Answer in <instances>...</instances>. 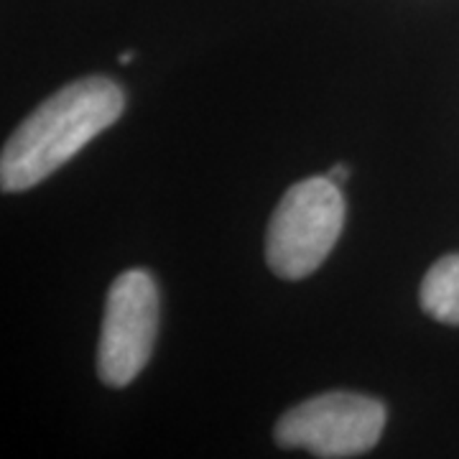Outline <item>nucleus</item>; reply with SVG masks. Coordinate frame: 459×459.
I'll return each mask as SVG.
<instances>
[{
	"label": "nucleus",
	"instance_id": "obj_1",
	"mask_svg": "<svg viewBox=\"0 0 459 459\" xmlns=\"http://www.w3.org/2000/svg\"><path fill=\"white\" fill-rule=\"evenodd\" d=\"M123 110L126 95L108 77H84L62 87L5 141L0 156L3 192H26L41 184L108 131Z\"/></svg>",
	"mask_w": 459,
	"mask_h": 459
},
{
	"label": "nucleus",
	"instance_id": "obj_2",
	"mask_svg": "<svg viewBox=\"0 0 459 459\" xmlns=\"http://www.w3.org/2000/svg\"><path fill=\"white\" fill-rule=\"evenodd\" d=\"M344 228V197L329 177L294 184L268 222L265 263L286 281H301L327 261Z\"/></svg>",
	"mask_w": 459,
	"mask_h": 459
},
{
	"label": "nucleus",
	"instance_id": "obj_3",
	"mask_svg": "<svg viewBox=\"0 0 459 459\" xmlns=\"http://www.w3.org/2000/svg\"><path fill=\"white\" fill-rule=\"evenodd\" d=\"M385 427V406L360 394L316 395L289 409L273 429L283 449H307L314 457L347 459L370 452Z\"/></svg>",
	"mask_w": 459,
	"mask_h": 459
},
{
	"label": "nucleus",
	"instance_id": "obj_4",
	"mask_svg": "<svg viewBox=\"0 0 459 459\" xmlns=\"http://www.w3.org/2000/svg\"><path fill=\"white\" fill-rule=\"evenodd\" d=\"M159 332V289L143 268L113 281L98 342V376L108 388H126L146 368Z\"/></svg>",
	"mask_w": 459,
	"mask_h": 459
},
{
	"label": "nucleus",
	"instance_id": "obj_5",
	"mask_svg": "<svg viewBox=\"0 0 459 459\" xmlns=\"http://www.w3.org/2000/svg\"><path fill=\"white\" fill-rule=\"evenodd\" d=\"M419 299L431 319L459 327V253L444 255L429 268Z\"/></svg>",
	"mask_w": 459,
	"mask_h": 459
},
{
	"label": "nucleus",
	"instance_id": "obj_6",
	"mask_svg": "<svg viewBox=\"0 0 459 459\" xmlns=\"http://www.w3.org/2000/svg\"><path fill=\"white\" fill-rule=\"evenodd\" d=\"M347 177H350V171H347V166L337 164L332 171H329V179L337 181V184H344L347 181Z\"/></svg>",
	"mask_w": 459,
	"mask_h": 459
},
{
	"label": "nucleus",
	"instance_id": "obj_7",
	"mask_svg": "<svg viewBox=\"0 0 459 459\" xmlns=\"http://www.w3.org/2000/svg\"><path fill=\"white\" fill-rule=\"evenodd\" d=\"M133 56H135V54H133V51H126V54H123V56H120V65H128V62H131Z\"/></svg>",
	"mask_w": 459,
	"mask_h": 459
}]
</instances>
